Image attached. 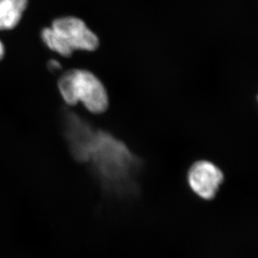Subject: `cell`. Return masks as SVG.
Listing matches in <instances>:
<instances>
[{"instance_id": "obj_1", "label": "cell", "mask_w": 258, "mask_h": 258, "mask_svg": "<svg viewBox=\"0 0 258 258\" xmlns=\"http://www.w3.org/2000/svg\"><path fill=\"white\" fill-rule=\"evenodd\" d=\"M66 134L74 158L90 166L105 192L117 198L137 195L142 161L125 144L76 115L67 118Z\"/></svg>"}, {"instance_id": "obj_2", "label": "cell", "mask_w": 258, "mask_h": 258, "mask_svg": "<svg viewBox=\"0 0 258 258\" xmlns=\"http://www.w3.org/2000/svg\"><path fill=\"white\" fill-rule=\"evenodd\" d=\"M41 39L51 51L70 57L76 50L93 51L99 46V39L86 23L78 18H58L50 27L44 28Z\"/></svg>"}, {"instance_id": "obj_3", "label": "cell", "mask_w": 258, "mask_h": 258, "mask_svg": "<svg viewBox=\"0 0 258 258\" xmlns=\"http://www.w3.org/2000/svg\"><path fill=\"white\" fill-rule=\"evenodd\" d=\"M58 89L67 105L82 103L94 114L105 112L109 105L105 86L94 74L86 70L76 69L64 72L58 79Z\"/></svg>"}, {"instance_id": "obj_4", "label": "cell", "mask_w": 258, "mask_h": 258, "mask_svg": "<svg viewBox=\"0 0 258 258\" xmlns=\"http://www.w3.org/2000/svg\"><path fill=\"white\" fill-rule=\"evenodd\" d=\"M185 180L193 195L200 200L212 202L220 192L226 175L217 164L202 159L189 166Z\"/></svg>"}, {"instance_id": "obj_5", "label": "cell", "mask_w": 258, "mask_h": 258, "mask_svg": "<svg viewBox=\"0 0 258 258\" xmlns=\"http://www.w3.org/2000/svg\"><path fill=\"white\" fill-rule=\"evenodd\" d=\"M28 6V0H0V30L16 27Z\"/></svg>"}, {"instance_id": "obj_6", "label": "cell", "mask_w": 258, "mask_h": 258, "mask_svg": "<svg viewBox=\"0 0 258 258\" xmlns=\"http://www.w3.org/2000/svg\"><path fill=\"white\" fill-rule=\"evenodd\" d=\"M49 67L51 68V70H58L60 68V64L57 61H51L49 63Z\"/></svg>"}, {"instance_id": "obj_7", "label": "cell", "mask_w": 258, "mask_h": 258, "mask_svg": "<svg viewBox=\"0 0 258 258\" xmlns=\"http://www.w3.org/2000/svg\"><path fill=\"white\" fill-rule=\"evenodd\" d=\"M4 55H5V46L2 42L0 41V60L2 59Z\"/></svg>"}]
</instances>
